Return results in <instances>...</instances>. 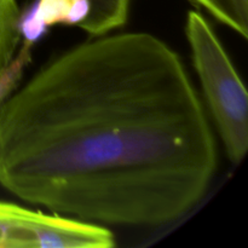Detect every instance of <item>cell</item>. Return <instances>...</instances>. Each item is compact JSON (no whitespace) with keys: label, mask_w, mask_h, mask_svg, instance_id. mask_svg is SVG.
Here are the masks:
<instances>
[{"label":"cell","mask_w":248,"mask_h":248,"mask_svg":"<svg viewBox=\"0 0 248 248\" xmlns=\"http://www.w3.org/2000/svg\"><path fill=\"white\" fill-rule=\"evenodd\" d=\"M19 15L16 0H0V24L18 26Z\"/></svg>","instance_id":"8fae6325"},{"label":"cell","mask_w":248,"mask_h":248,"mask_svg":"<svg viewBox=\"0 0 248 248\" xmlns=\"http://www.w3.org/2000/svg\"><path fill=\"white\" fill-rule=\"evenodd\" d=\"M33 47L34 44L24 41L22 47L17 52V56H14L11 62L5 67V69L0 74V106L18 87L19 81L23 77L24 69L31 63Z\"/></svg>","instance_id":"8992f818"},{"label":"cell","mask_w":248,"mask_h":248,"mask_svg":"<svg viewBox=\"0 0 248 248\" xmlns=\"http://www.w3.org/2000/svg\"><path fill=\"white\" fill-rule=\"evenodd\" d=\"M19 38L16 31L0 26V74L16 55Z\"/></svg>","instance_id":"9c48e42d"},{"label":"cell","mask_w":248,"mask_h":248,"mask_svg":"<svg viewBox=\"0 0 248 248\" xmlns=\"http://www.w3.org/2000/svg\"><path fill=\"white\" fill-rule=\"evenodd\" d=\"M18 31L21 36L24 38V41H28L34 45H35L36 41L43 38L44 34L47 31V27L40 21V18L36 15L35 1L23 15H19Z\"/></svg>","instance_id":"ba28073f"},{"label":"cell","mask_w":248,"mask_h":248,"mask_svg":"<svg viewBox=\"0 0 248 248\" xmlns=\"http://www.w3.org/2000/svg\"><path fill=\"white\" fill-rule=\"evenodd\" d=\"M90 11L79 28L91 36H102L127 22L131 0H89Z\"/></svg>","instance_id":"277c9868"},{"label":"cell","mask_w":248,"mask_h":248,"mask_svg":"<svg viewBox=\"0 0 248 248\" xmlns=\"http://www.w3.org/2000/svg\"><path fill=\"white\" fill-rule=\"evenodd\" d=\"M216 171L183 61L152 34L75 46L0 106V186L74 219L169 224L202 200Z\"/></svg>","instance_id":"6da1fadb"},{"label":"cell","mask_w":248,"mask_h":248,"mask_svg":"<svg viewBox=\"0 0 248 248\" xmlns=\"http://www.w3.org/2000/svg\"><path fill=\"white\" fill-rule=\"evenodd\" d=\"M186 36L228 157L234 165H240L248 149V93L244 81L200 12H188Z\"/></svg>","instance_id":"7a4b0ae2"},{"label":"cell","mask_w":248,"mask_h":248,"mask_svg":"<svg viewBox=\"0 0 248 248\" xmlns=\"http://www.w3.org/2000/svg\"><path fill=\"white\" fill-rule=\"evenodd\" d=\"M72 0H35L36 15L46 27L65 24Z\"/></svg>","instance_id":"52a82bcc"},{"label":"cell","mask_w":248,"mask_h":248,"mask_svg":"<svg viewBox=\"0 0 248 248\" xmlns=\"http://www.w3.org/2000/svg\"><path fill=\"white\" fill-rule=\"evenodd\" d=\"M90 11L89 0H72L69 12H68L67 26H79L87 17Z\"/></svg>","instance_id":"30bf717a"},{"label":"cell","mask_w":248,"mask_h":248,"mask_svg":"<svg viewBox=\"0 0 248 248\" xmlns=\"http://www.w3.org/2000/svg\"><path fill=\"white\" fill-rule=\"evenodd\" d=\"M205 10L216 21L236 31L244 39L248 36V0H189Z\"/></svg>","instance_id":"5b68a950"},{"label":"cell","mask_w":248,"mask_h":248,"mask_svg":"<svg viewBox=\"0 0 248 248\" xmlns=\"http://www.w3.org/2000/svg\"><path fill=\"white\" fill-rule=\"evenodd\" d=\"M114 235L94 223L45 215L0 201V248H110Z\"/></svg>","instance_id":"3957f363"}]
</instances>
